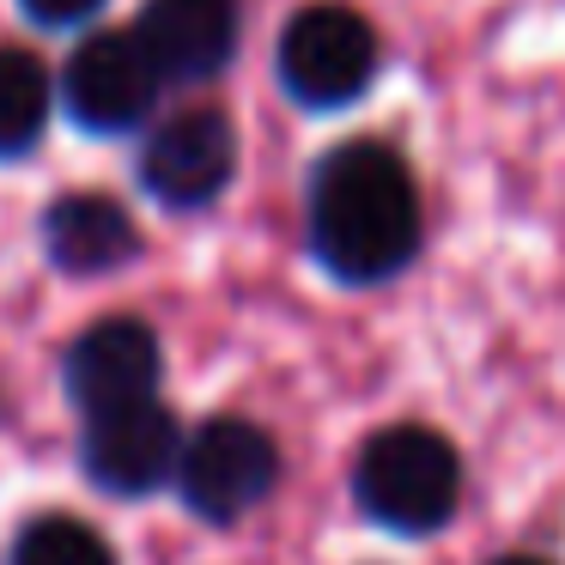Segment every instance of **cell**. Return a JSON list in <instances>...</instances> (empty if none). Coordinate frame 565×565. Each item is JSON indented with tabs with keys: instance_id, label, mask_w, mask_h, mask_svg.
Listing matches in <instances>:
<instances>
[{
	"instance_id": "cell-1",
	"label": "cell",
	"mask_w": 565,
	"mask_h": 565,
	"mask_svg": "<svg viewBox=\"0 0 565 565\" xmlns=\"http://www.w3.org/2000/svg\"><path fill=\"white\" fill-rule=\"evenodd\" d=\"M310 249L347 286L402 274L419 249V189L377 140L334 147L310 177Z\"/></svg>"
},
{
	"instance_id": "cell-2",
	"label": "cell",
	"mask_w": 565,
	"mask_h": 565,
	"mask_svg": "<svg viewBox=\"0 0 565 565\" xmlns=\"http://www.w3.org/2000/svg\"><path fill=\"white\" fill-rule=\"evenodd\" d=\"M353 499L377 529L431 535V529H444L456 516L462 462H456L450 438H438L431 426H390L359 450Z\"/></svg>"
},
{
	"instance_id": "cell-3",
	"label": "cell",
	"mask_w": 565,
	"mask_h": 565,
	"mask_svg": "<svg viewBox=\"0 0 565 565\" xmlns=\"http://www.w3.org/2000/svg\"><path fill=\"white\" fill-rule=\"evenodd\" d=\"M177 492L195 516L207 523H237L249 516L280 480V450L262 426L249 419H207L201 431H189L177 450Z\"/></svg>"
},
{
	"instance_id": "cell-4",
	"label": "cell",
	"mask_w": 565,
	"mask_h": 565,
	"mask_svg": "<svg viewBox=\"0 0 565 565\" xmlns=\"http://www.w3.org/2000/svg\"><path fill=\"white\" fill-rule=\"evenodd\" d=\"M377 79V31L353 13L317 0L280 38V86L305 110H341Z\"/></svg>"
},
{
	"instance_id": "cell-5",
	"label": "cell",
	"mask_w": 565,
	"mask_h": 565,
	"mask_svg": "<svg viewBox=\"0 0 565 565\" xmlns=\"http://www.w3.org/2000/svg\"><path fill=\"white\" fill-rule=\"evenodd\" d=\"M177 450H183V431H177L171 407H159V395L86 414V438H79L86 475L104 492H116V499L159 492L177 475Z\"/></svg>"
},
{
	"instance_id": "cell-6",
	"label": "cell",
	"mask_w": 565,
	"mask_h": 565,
	"mask_svg": "<svg viewBox=\"0 0 565 565\" xmlns=\"http://www.w3.org/2000/svg\"><path fill=\"white\" fill-rule=\"evenodd\" d=\"M232 171H237V128L220 110L164 116L147 140V159H140V183L152 189V201H164L177 213L220 201Z\"/></svg>"
},
{
	"instance_id": "cell-7",
	"label": "cell",
	"mask_w": 565,
	"mask_h": 565,
	"mask_svg": "<svg viewBox=\"0 0 565 565\" xmlns=\"http://www.w3.org/2000/svg\"><path fill=\"white\" fill-rule=\"evenodd\" d=\"M62 98L67 116L92 135H128L152 116V98H159V74L152 62L140 55L135 31L116 38H86L74 55H67V74H62Z\"/></svg>"
},
{
	"instance_id": "cell-8",
	"label": "cell",
	"mask_w": 565,
	"mask_h": 565,
	"mask_svg": "<svg viewBox=\"0 0 565 565\" xmlns=\"http://www.w3.org/2000/svg\"><path fill=\"white\" fill-rule=\"evenodd\" d=\"M140 55L152 62L159 86L213 79L237 50V0H147L135 25Z\"/></svg>"
},
{
	"instance_id": "cell-9",
	"label": "cell",
	"mask_w": 565,
	"mask_h": 565,
	"mask_svg": "<svg viewBox=\"0 0 565 565\" xmlns=\"http://www.w3.org/2000/svg\"><path fill=\"white\" fill-rule=\"evenodd\" d=\"M159 334L135 317L92 322L74 347H67V395L79 402V414H104V407L147 402L159 390Z\"/></svg>"
},
{
	"instance_id": "cell-10",
	"label": "cell",
	"mask_w": 565,
	"mask_h": 565,
	"mask_svg": "<svg viewBox=\"0 0 565 565\" xmlns=\"http://www.w3.org/2000/svg\"><path fill=\"white\" fill-rule=\"evenodd\" d=\"M43 244L62 274H110L140 249V232L122 201L110 195H62L43 213Z\"/></svg>"
},
{
	"instance_id": "cell-11",
	"label": "cell",
	"mask_w": 565,
	"mask_h": 565,
	"mask_svg": "<svg viewBox=\"0 0 565 565\" xmlns=\"http://www.w3.org/2000/svg\"><path fill=\"white\" fill-rule=\"evenodd\" d=\"M50 128V74L38 55L0 50V159L31 152Z\"/></svg>"
},
{
	"instance_id": "cell-12",
	"label": "cell",
	"mask_w": 565,
	"mask_h": 565,
	"mask_svg": "<svg viewBox=\"0 0 565 565\" xmlns=\"http://www.w3.org/2000/svg\"><path fill=\"white\" fill-rule=\"evenodd\" d=\"M13 565H116V553L79 516H38L31 529H19Z\"/></svg>"
},
{
	"instance_id": "cell-13",
	"label": "cell",
	"mask_w": 565,
	"mask_h": 565,
	"mask_svg": "<svg viewBox=\"0 0 565 565\" xmlns=\"http://www.w3.org/2000/svg\"><path fill=\"white\" fill-rule=\"evenodd\" d=\"M38 25H50V31H67V25H79V19H92L104 7V0H19Z\"/></svg>"
},
{
	"instance_id": "cell-14",
	"label": "cell",
	"mask_w": 565,
	"mask_h": 565,
	"mask_svg": "<svg viewBox=\"0 0 565 565\" xmlns=\"http://www.w3.org/2000/svg\"><path fill=\"white\" fill-rule=\"evenodd\" d=\"M492 565H547V559H529V553H511V559H492Z\"/></svg>"
}]
</instances>
